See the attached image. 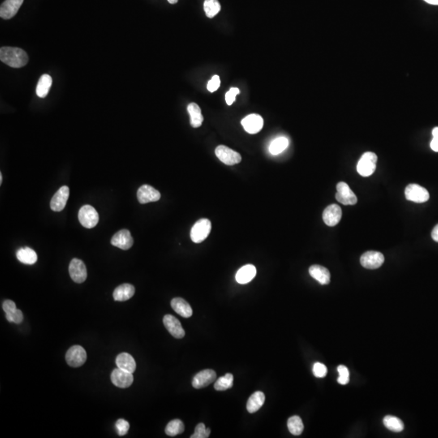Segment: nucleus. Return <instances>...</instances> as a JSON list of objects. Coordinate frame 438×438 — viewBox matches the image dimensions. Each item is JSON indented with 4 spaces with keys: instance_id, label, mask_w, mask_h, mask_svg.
<instances>
[{
    "instance_id": "f257e3e1",
    "label": "nucleus",
    "mask_w": 438,
    "mask_h": 438,
    "mask_svg": "<svg viewBox=\"0 0 438 438\" xmlns=\"http://www.w3.org/2000/svg\"><path fill=\"white\" fill-rule=\"evenodd\" d=\"M0 60L13 68H20L27 65L28 56L20 48H2L0 50Z\"/></svg>"
},
{
    "instance_id": "f03ea898",
    "label": "nucleus",
    "mask_w": 438,
    "mask_h": 438,
    "mask_svg": "<svg viewBox=\"0 0 438 438\" xmlns=\"http://www.w3.org/2000/svg\"><path fill=\"white\" fill-rule=\"evenodd\" d=\"M378 156L374 152H365L360 159L357 172L361 176L370 177L376 172Z\"/></svg>"
},
{
    "instance_id": "7ed1b4c3",
    "label": "nucleus",
    "mask_w": 438,
    "mask_h": 438,
    "mask_svg": "<svg viewBox=\"0 0 438 438\" xmlns=\"http://www.w3.org/2000/svg\"><path fill=\"white\" fill-rule=\"evenodd\" d=\"M212 230L211 222L207 218L200 219L194 226L191 230V238L195 244L204 242Z\"/></svg>"
},
{
    "instance_id": "20e7f679",
    "label": "nucleus",
    "mask_w": 438,
    "mask_h": 438,
    "mask_svg": "<svg viewBox=\"0 0 438 438\" xmlns=\"http://www.w3.org/2000/svg\"><path fill=\"white\" fill-rule=\"evenodd\" d=\"M79 221L84 228L92 229L98 224V213L91 206H84L80 210Z\"/></svg>"
},
{
    "instance_id": "39448f33",
    "label": "nucleus",
    "mask_w": 438,
    "mask_h": 438,
    "mask_svg": "<svg viewBox=\"0 0 438 438\" xmlns=\"http://www.w3.org/2000/svg\"><path fill=\"white\" fill-rule=\"evenodd\" d=\"M215 154L218 158L228 166H234L240 164L242 161V157L238 152L232 150V148H228V146H218Z\"/></svg>"
},
{
    "instance_id": "423d86ee",
    "label": "nucleus",
    "mask_w": 438,
    "mask_h": 438,
    "mask_svg": "<svg viewBox=\"0 0 438 438\" xmlns=\"http://www.w3.org/2000/svg\"><path fill=\"white\" fill-rule=\"evenodd\" d=\"M336 199L338 202L344 206H354L357 204L358 199L352 190L346 182H341L337 185Z\"/></svg>"
},
{
    "instance_id": "0eeeda50",
    "label": "nucleus",
    "mask_w": 438,
    "mask_h": 438,
    "mask_svg": "<svg viewBox=\"0 0 438 438\" xmlns=\"http://www.w3.org/2000/svg\"><path fill=\"white\" fill-rule=\"evenodd\" d=\"M405 196L406 200L414 203H424L430 198L428 192L424 188L417 184L408 185L405 191Z\"/></svg>"
},
{
    "instance_id": "6e6552de",
    "label": "nucleus",
    "mask_w": 438,
    "mask_h": 438,
    "mask_svg": "<svg viewBox=\"0 0 438 438\" xmlns=\"http://www.w3.org/2000/svg\"><path fill=\"white\" fill-rule=\"evenodd\" d=\"M66 360L71 367H82L87 360L86 350L80 346H72L68 350L66 354Z\"/></svg>"
},
{
    "instance_id": "1a4fd4ad",
    "label": "nucleus",
    "mask_w": 438,
    "mask_h": 438,
    "mask_svg": "<svg viewBox=\"0 0 438 438\" xmlns=\"http://www.w3.org/2000/svg\"><path fill=\"white\" fill-rule=\"evenodd\" d=\"M384 256L379 252H367L361 256L360 263L362 266L368 270H376L382 266Z\"/></svg>"
},
{
    "instance_id": "9d476101",
    "label": "nucleus",
    "mask_w": 438,
    "mask_h": 438,
    "mask_svg": "<svg viewBox=\"0 0 438 438\" xmlns=\"http://www.w3.org/2000/svg\"><path fill=\"white\" fill-rule=\"evenodd\" d=\"M69 273L76 284H83L87 280V268L84 262L79 259H73L69 266Z\"/></svg>"
},
{
    "instance_id": "9b49d317",
    "label": "nucleus",
    "mask_w": 438,
    "mask_h": 438,
    "mask_svg": "<svg viewBox=\"0 0 438 438\" xmlns=\"http://www.w3.org/2000/svg\"><path fill=\"white\" fill-rule=\"evenodd\" d=\"M112 382L116 386L121 389H127L134 382V374L117 368L112 372Z\"/></svg>"
},
{
    "instance_id": "f8f14e48",
    "label": "nucleus",
    "mask_w": 438,
    "mask_h": 438,
    "mask_svg": "<svg viewBox=\"0 0 438 438\" xmlns=\"http://www.w3.org/2000/svg\"><path fill=\"white\" fill-rule=\"evenodd\" d=\"M216 379H217V374L214 370H203L194 376L192 386L195 389H202L214 382Z\"/></svg>"
},
{
    "instance_id": "ddd939ff",
    "label": "nucleus",
    "mask_w": 438,
    "mask_h": 438,
    "mask_svg": "<svg viewBox=\"0 0 438 438\" xmlns=\"http://www.w3.org/2000/svg\"><path fill=\"white\" fill-rule=\"evenodd\" d=\"M70 195V189L68 186L60 188L57 192L54 194L50 202V208L54 212H61L64 210Z\"/></svg>"
},
{
    "instance_id": "4468645a",
    "label": "nucleus",
    "mask_w": 438,
    "mask_h": 438,
    "mask_svg": "<svg viewBox=\"0 0 438 438\" xmlns=\"http://www.w3.org/2000/svg\"><path fill=\"white\" fill-rule=\"evenodd\" d=\"M134 240L131 233L128 230L117 232L112 240V244L122 250H130L134 246Z\"/></svg>"
},
{
    "instance_id": "2eb2a0df",
    "label": "nucleus",
    "mask_w": 438,
    "mask_h": 438,
    "mask_svg": "<svg viewBox=\"0 0 438 438\" xmlns=\"http://www.w3.org/2000/svg\"><path fill=\"white\" fill-rule=\"evenodd\" d=\"M241 124L248 134H256L264 127V120L258 114H250L244 118Z\"/></svg>"
},
{
    "instance_id": "dca6fc26",
    "label": "nucleus",
    "mask_w": 438,
    "mask_h": 438,
    "mask_svg": "<svg viewBox=\"0 0 438 438\" xmlns=\"http://www.w3.org/2000/svg\"><path fill=\"white\" fill-rule=\"evenodd\" d=\"M138 198L140 204H148L158 202L161 199V194L150 185H143L138 190Z\"/></svg>"
},
{
    "instance_id": "f3484780",
    "label": "nucleus",
    "mask_w": 438,
    "mask_h": 438,
    "mask_svg": "<svg viewBox=\"0 0 438 438\" xmlns=\"http://www.w3.org/2000/svg\"><path fill=\"white\" fill-rule=\"evenodd\" d=\"M164 326L169 331V333L178 340H180L185 336V331L182 327L180 322L176 318L172 315H166L164 318Z\"/></svg>"
},
{
    "instance_id": "a211bd4d",
    "label": "nucleus",
    "mask_w": 438,
    "mask_h": 438,
    "mask_svg": "<svg viewBox=\"0 0 438 438\" xmlns=\"http://www.w3.org/2000/svg\"><path fill=\"white\" fill-rule=\"evenodd\" d=\"M24 0H6L0 8V16L2 19L10 20L18 14Z\"/></svg>"
},
{
    "instance_id": "6ab92c4d",
    "label": "nucleus",
    "mask_w": 438,
    "mask_h": 438,
    "mask_svg": "<svg viewBox=\"0 0 438 438\" xmlns=\"http://www.w3.org/2000/svg\"><path fill=\"white\" fill-rule=\"evenodd\" d=\"M342 216V211L338 204H331L323 213L324 224L328 226H335L340 224Z\"/></svg>"
},
{
    "instance_id": "aec40b11",
    "label": "nucleus",
    "mask_w": 438,
    "mask_h": 438,
    "mask_svg": "<svg viewBox=\"0 0 438 438\" xmlns=\"http://www.w3.org/2000/svg\"><path fill=\"white\" fill-rule=\"evenodd\" d=\"M310 274L314 280L320 282L322 285H328L330 284L331 275L330 271L320 266H312L310 267Z\"/></svg>"
},
{
    "instance_id": "412c9836",
    "label": "nucleus",
    "mask_w": 438,
    "mask_h": 438,
    "mask_svg": "<svg viewBox=\"0 0 438 438\" xmlns=\"http://www.w3.org/2000/svg\"><path fill=\"white\" fill-rule=\"evenodd\" d=\"M172 307L174 312L184 318H190L194 314L191 306L182 298H176L172 301Z\"/></svg>"
},
{
    "instance_id": "4be33fe9",
    "label": "nucleus",
    "mask_w": 438,
    "mask_h": 438,
    "mask_svg": "<svg viewBox=\"0 0 438 438\" xmlns=\"http://www.w3.org/2000/svg\"><path fill=\"white\" fill-rule=\"evenodd\" d=\"M135 292V288L131 284H122L114 290L113 297L116 301L124 302L132 298Z\"/></svg>"
},
{
    "instance_id": "5701e85b",
    "label": "nucleus",
    "mask_w": 438,
    "mask_h": 438,
    "mask_svg": "<svg viewBox=\"0 0 438 438\" xmlns=\"http://www.w3.org/2000/svg\"><path fill=\"white\" fill-rule=\"evenodd\" d=\"M116 364L118 368L129 372L132 374H134L136 370V364L135 360H134V357L132 356L131 354H128V353H122V354H118L117 359H116Z\"/></svg>"
},
{
    "instance_id": "b1692460",
    "label": "nucleus",
    "mask_w": 438,
    "mask_h": 438,
    "mask_svg": "<svg viewBox=\"0 0 438 438\" xmlns=\"http://www.w3.org/2000/svg\"><path fill=\"white\" fill-rule=\"evenodd\" d=\"M256 275V268L252 264H247L238 271L236 274V281L238 284H248L254 280Z\"/></svg>"
},
{
    "instance_id": "393cba45",
    "label": "nucleus",
    "mask_w": 438,
    "mask_h": 438,
    "mask_svg": "<svg viewBox=\"0 0 438 438\" xmlns=\"http://www.w3.org/2000/svg\"><path fill=\"white\" fill-rule=\"evenodd\" d=\"M188 112L189 116L191 118L192 127L194 128H198L202 127L203 121H204V117L202 116V110L200 106L196 104H189L188 106Z\"/></svg>"
},
{
    "instance_id": "a878e982",
    "label": "nucleus",
    "mask_w": 438,
    "mask_h": 438,
    "mask_svg": "<svg viewBox=\"0 0 438 438\" xmlns=\"http://www.w3.org/2000/svg\"><path fill=\"white\" fill-rule=\"evenodd\" d=\"M264 402H266V396L264 393H262L260 391L254 393L248 401L247 409L248 412L254 414L258 412L264 405Z\"/></svg>"
},
{
    "instance_id": "bb28decb",
    "label": "nucleus",
    "mask_w": 438,
    "mask_h": 438,
    "mask_svg": "<svg viewBox=\"0 0 438 438\" xmlns=\"http://www.w3.org/2000/svg\"><path fill=\"white\" fill-rule=\"evenodd\" d=\"M16 258L20 262L24 264H34L38 262V255L36 252L30 248H20L16 252Z\"/></svg>"
},
{
    "instance_id": "cd10ccee",
    "label": "nucleus",
    "mask_w": 438,
    "mask_h": 438,
    "mask_svg": "<svg viewBox=\"0 0 438 438\" xmlns=\"http://www.w3.org/2000/svg\"><path fill=\"white\" fill-rule=\"evenodd\" d=\"M52 83H53V80H52L50 76L46 75V74L42 76L41 78L39 80L38 84L36 86V95L41 98H45L50 90Z\"/></svg>"
},
{
    "instance_id": "c85d7f7f",
    "label": "nucleus",
    "mask_w": 438,
    "mask_h": 438,
    "mask_svg": "<svg viewBox=\"0 0 438 438\" xmlns=\"http://www.w3.org/2000/svg\"><path fill=\"white\" fill-rule=\"evenodd\" d=\"M288 426L290 434L294 436H300L303 434L304 430L303 421L300 417L297 416L290 417V419L288 420Z\"/></svg>"
},
{
    "instance_id": "c756f323",
    "label": "nucleus",
    "mask_w": 438,
    "mask_h": 438,
    "mask_svg": "<svg viewBox=\"0 0 438 438\" xmlns=\"http://www.w3.org/2000/svg\"><path fill=\"white\" fill-rule=\"evenodd\" d=\"M383 422H384V426L392 432H401L404 431V422L397 417L387 416L384 417Z\"/></svg>"
},
{
    "instance_id": "7c9ffc66",
    "label": "nucleus",
    "mask_w": 438,
    "mask_h": 438,
    "mask_svg": "<svg viewBox=\"0 0 438 438\" xmlns=\"http://www.w3.org/2000/svg\"><path fill=\"white\" fill-rule=\"evenodd\" d=\"M289 146V140L286 138H280L275 139L270 146V152L271 154L278 155L284 151L286 150Z\"/></svg>"
},
{
    "instance_id": "2f4dec72",
    "label": "nucleus",
    "mask_w": 438,
    "mask_h": 438,
    "mask_svg": "<svg viewBox=\"0 0 438 438\" xmlns=\"http://www.w3.org/2000/svg\"><path fill=\"white\" fill-rule=\"evenodd\" d=\"M184 424L180 420L170 421L166 428V434L169 436H176L184 432Z\"/></svg>"
},
{
    "instance_id": "473e14b6",
    "label": "nucleus",
    "mask_w": 438,
    "mask_h": 438,
    "mask_svg": "<svg viewBox=\"0 0 438 438\" xmlns=\"http://www.w3.org/2000/svg\"><path fill=\"white\" fill-rule=\"evenodd\" d=\"M204 9L208 18H214L221 11V4L218 0H206L204 2Z\"/></svg>"
},
{
    "instance_id": "72a5a7b5",
    "label": "nucleus",
    "mask_w": 438,
    "mask_h": 438,
    "mask_svg": "<svg viewBox=\"0 0 438 438\" xmlns=\"http://www.w3.org/2000/svg\"><path fill=\"white\" fill-rule=\"evenodd\" d=\"M234 376L230 374H226L225 376L219 378L214 384V389L218 391H225L233 387Z\"/></svg>"
},
{
    "instance_id": "f704fd0d",
    "label": "nucleus",
    "mask_w": 438,
    "mask_h": 438,
    "mask_svg": "<svg viewBox=\"0 0 438 438\" xmlns=\"http://www.w3.org/2000/svg\"><path fill=\"white\" fill-rule=\"evenodd\" d=\"M338 372L340 374V378L338 379V383L342 386L348 384L350 382V372L348 368L344 365H340V367L338 368Z\"/></svg>"
},
{
    "instance_id": "c9c22d12",
    "label": "nucleus",
    "mask_w": 438,
    "mask_h": 438,
    "mask_svg": "<svg viewBox=\"0 0 438 438\" xmlns=\"http://www.w3.org/2000/svg\"><path fill=\"white\" fill-rule=\"evenodd\" d=\"M210 428H206L204 424H199L196 428L195 432L192 435V438H207L210 435Z\"/></svg>"
},
{
    "instance_id": "e433bc0d",
    "label": "nucleus",
    "mask_w": 438,
    "mask_h": 438,
    "mask_svg": "<svg viewBox=\"0 0 438 438\" xmlns=\"http://www.w3.org/2000/svg\"><path fill=\"white\" fill-rule=\"evenodd\" d=\"M116 430L120 436H125L128 432L130 424L125 420H118L116 424Z\"/></svg>"
},
{
    "instance_id": "4c0bfd02",
    "label": "nucleus",
    "mask_w": 438,
    "mask_h": 438,
    "mask_svg": "<svg viewBox=\"0 0 438 438\" xmlns=\"http://www.w3.org/2000/svg\"><path fill=\"white\" fill-rule=\"evenodd\" d=\"M328 370L326 365L323 364L316 363L314 366V374L318 378H324L327 375Z\"/></svg>"
},
{
    "instance_id": "58836bf2",
    "label": "nucleus",
    "mask_w": 438,
    "mask_h": 438,
    "mask_svg": "<svg viewBox=\"0 0 438 438\" xmlns=\"http://www.w3.org/2000/svg\"><path fill=\"white\" fill-rule=\"evenodd\" d=\"M6 318L9 322L15 323V324H20L24 320V315L19 310H16L14 314L6 315Z\"/></svg>"
},
{
    "instance_id": "ea45409f",
    "label": "nucleus",
    "mask_w": 438,
    "mask_h": 438,
    "mask_svg": "<svg viewBox=\"0 0 438 438\" xmlns=\"http://www.w3.org/2000/svg\"><path fill=\"white\" fill-rule=\"evenodd\" d=\"M240 90L238 88H232L229 92H226V102L228 106H232L234 104L237 95L240 94Z\"/></svg>"
},
{
    "instance_id": "a19ab883",
    "label": "nucleus",
    "mask_w": 438,
    "mask_h": 438,
    "mask_svg": "<svg viewBox=\"0 0 438 438\" xmlns=\"http://www.w3.org/2000/svg\"><path fill=\"white\" fill-rule=\"evenodd\" d=\"M221 86V80L218 76H214L212 79L208 82L207 88L210 92H214L218 90L219 87Z\"/></svg>"
},
{
    "instance_id": "79ce46f5",
    "label": "nucleus",
    "mask_w": 438,
    "mask_h": 438,
    "mask_svg": "<svg viewBox=\"0 0 438 438\" xmlns=\"http://www.w3.org/2000/svg\"><path fill=\"white\" fill-rule=\"evenodd\" d=\"M2 308L4 310L6 315L14 314L18 310L16 304L12 300L4 301V303L2 304Z\"/></svg>"
},
{
    "instance_id": "37998d69",
    "label": "nucleus",
    "mask_w": 438,
    "mask_h": 438,
    "mask_svg": "<svg viewBox=\"0 0 438 438\" xmlns=\"http://www.w3.org/2000/svg\"><path fill=\"white\" fill-rule=\"evenodd\" d=\"M432 136H434V140L431 142V148L435 152H438V128L434 129Z\"/></svg>"
},
{
    "instance_id": "c03bdc74",
    "label": "nucleus",
    "mask_w": 438,
    "mask_h": 438,
    "mask_svg": "<svg viewBox=\"0 0 438 438\" xmlns=\"http://www.w3.org/2000/svg\"><path fill=\"white\" fill-rule=\"evenodd\" d=\"M432 237L434 241L438 243V225L435 226L432 232Z\"/></svg>"
},
{
    "instance_id": "a18cd8bd",
    "label": "nucleus",
    "mask_w": 438,
    "mask_h": 438,
    "mask_svg": "<svg viewBox=\"0 0 438 438\" xmlns=\"http://www.w3.org/2000/svg\"><path fill=\"white\" fill-rule=\"evenodd\" d=\"M424 1L428 2V4H430L438 6V0H424Z\"/></svg>"
},
{
    "instance_id": "49530a36",
    "label": "nucleus",
    "mask_w": 438,
    "mask_h": 438,
    "mask_svg": "<svg viewBox=\"0 0 438 438\" xmlns=\"http://www.w3.org/2000/svg\"><path fill=\"white\" fill-rule=\"evenodd\" d=\"M168 2H170V4H176L178 2V0H168Z\"/></svg>"
},
{
    "instance_id": "de8ad7c7",
    "label": "nucleus",
    "mask_w": 438,
    "mask_h": 438,
    "mask_svg": "<svg viewBox=\"0 0 438 438\" xmlns=\"http://www.w3.org/2000/svg\"><path fill=\"white\" fill-rule=\"evenodd\" d=\"M2 173H0V184H2Z\"/></svg>"
}]
</instances>
